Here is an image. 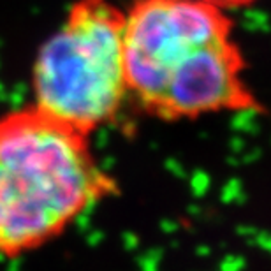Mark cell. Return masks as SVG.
<instances>
[{
	"instance_id": "obj_1",
	"label": "cell",
	"mask_w": 271,
	"mask_h": 271,
	"mask_svg": "<svg viewBox=\"0 0 271 271\" xmlns=\"http://www.w3.org/2000/svg\"><path fill=\"white\" fill-rule=\"evenodd\" d=\"M123 63L127 97L155 120L262 113L233 19L202 0H132Z\"/></svg>"
},
{
	"instance_id": "obj_2",
	"label": "cell",
	"mask_w": 271,
	"mask_h": 271,
	"mask_svg": "<svg viewBox=\"0 0 271 271\" xmlns=\"http://www.w3.org/2000/svg\"><path fill=\"white\" fill-rule=\"evenodd\" d=\"M118 192L92 136L34 104L0 115V259L44 249Z\"/></svg>"
},
{
	"instance_id": "obj_3",
	"label": "cell",
	"mask_w": 271,
	"mask_h": 271,
	"mask_svg": "<svg viewBox=\"0 0 271 271\" xmlns=\"http://www.w3.org/2000/svg\"><path fill=\"white\" fill-rule=\"evenodd\" d=\"M125 11L111 0H76L32 63V104L94 136L125 104Z\"/></svg>"
},
{
	"instance_id": "obj_4",
	"label": "cell",
	"mask_w": 271,
	"mask_h": 271,
	"mask_svg": "<svg viewBox=\"0 0 271 271\" xmlns=\"http://www.w3.org/2000/svg\"><path fill=\"white\" fill-rule=\"evenodd\" d=\"M202 2H208L211 6L218 7V9L225 11V13H231V11L246 9V7L259 2V0H202Z\"/></svg>"
}]
</instances>
